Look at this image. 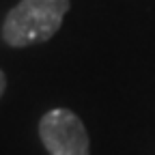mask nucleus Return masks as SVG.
I'll return each mask as SVG.
<instances>
[{"mask_svg":"<svg viewBox=\"0 0 155 155\" xmlns=\"http://www.w3.org/2000/svg\"><path fill=\"white\" fill-rule=\"evenodd\" d=\"M5 86H7V78H5V73L0 71V95L5 93Z\"/></svg>","mask_w":155,"mask_h":155,"instance_id":"7ed1b4c3","label":"nucleus"},{"mask_svg":"<svg viewBox=\"0 0 155 155\" xmlns=\"http://www.w3.org/2000/svg\"><path fill=\"white\" fill-rule=\"evenodd\" d=\"M39 136L50 155H88V134L71 110L56 108L39 123Z\"/></svg>","mask_w":155,"mask_h":155,"instance_id":"f03ea898","label":"nucleus"},{"mask_svg":"<svg viewBox=\"0 0 155 155\" xmlns=\"http://www.w3.org/2000/svg\"><path fill=\"white\" fill-rule=\"evenodd\" d=\"M69 0H22L5 19L2 37L13 48L48 41L61 28Z\"/></svg>","mask_w":155,"mask_h":155,"instance_id":"f257e3e1","label":"nucleus"}]
</instances>
